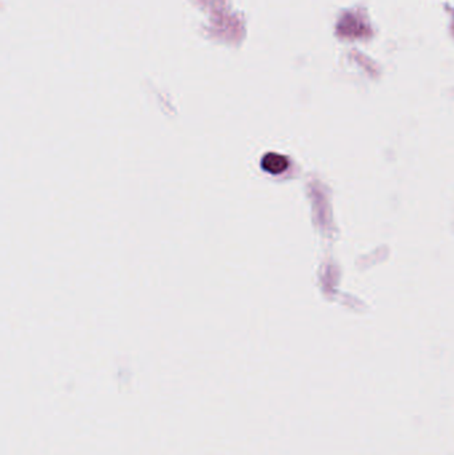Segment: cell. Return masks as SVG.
Segmentation results:
<instances>
[{
	"instance_id": "obj_1",
	"label": "cell",
	"mask_w": 454,
	"mask_h": 455,
	"mask_svg": "<svg viewBox=\"0 0 454 455\" xmlns=\"http://www.w3.org/2000/svg\"><path fill=\"white\" fill-rule=\"evenodd\" d=\"M262 167L265 171L271 173H280L287 169L288 161L284 156H280L276 154H269L262 158Z\"/></svg>"
}]
</instances>
